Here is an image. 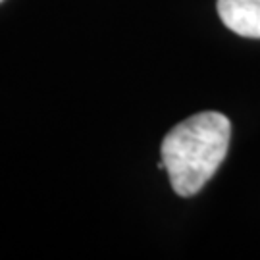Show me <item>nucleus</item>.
Returning a JSON list of instances; mask_svg holds the SVG:
<instances>
[{
  "label": "nucleus",
  "instance_id": "f257e3e1",
  "mask_svg": "<svg viewBox=\"0 0 260 260\" xmlns=\"http://www.w3.org/2000/svg\"><path fill=\"white\" fill-rule=\"evenodd\" d=\"M232 121L220 112H199L168 131L160 154L172 189L193 197L222 166L230 149Z\"/></svg>",
  "mask_w": 260,
  "mask_h": 260
},
{
  "label": "nucleus",
  "instance_id": "f03ea898",
  "mask_svg": "<svg viewBox=\"0 0 260 260\" xmlns=\"http://www.w3.org/2000/svg\"><path fill=\"white\" fill-rule=\"evenodd\" d=\"M218 16L233 33L260 39V0H218Z\"/></svg>",
  "mask_w": 260,
  "mask_h": 260
},
{
  "label": "nucleus",
  "instance_id": "7ed1b4c3",
  "mask_svg": "<svg viewBox=\"0 0 260 260\" xmlns=\"http://www.w3.org/2000/svg\"><path fill=\"white\" fill-rule=\"evenodd\" d=\"M0 2H4V0H0Z\"/></svg>",
  "mask_w": 260,
  "mask_h": 260
}]
</instances>
